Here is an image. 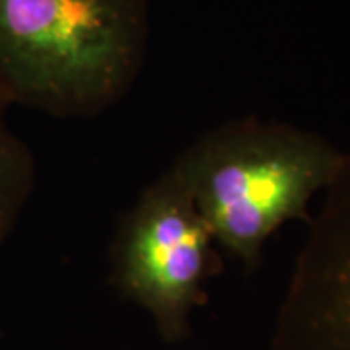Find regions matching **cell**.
<instances>
[{
	"label": "cell",
	"instance_id": "4",
	"mask_svg": "<svg viewBox=\"0 0 350 350\" xmlns=\"http://www.w3.org/2000/svg\"><path fill=\"white\" fill-rule=\"evenodd\" d=\"M271 350H350V150L308 222Z\"/></svg>",
	"mask_w": 350,
	"mask_h": 350
},
{
	"label": "cell",
	"instance_id": "1",
	"mask_svg": "<svg viewBox=\"0 0 350 350\" xmlns=\"http://www.w3.org/2000/svg\"><path fill=\"white\" fill-rule=\"evenodd\" d=\"M146 0H0V103L96 117L146 61Z\"/></svg>",
	"mask_w": 350,
	"mask_h": 350
},
{
	"label": "cell",
	"instance_id": "5",
	"mask_svg": "<svg viewBox=\"0 0 350 350\" xmlns=\"http://www.w3.org/2000/svg\"><path fill=\"white\" fill-rule=\"evenodd\" d=\"M0 103V247L10 238L36 189L38 165L33 152L6 121Z\"/></svg>",
	"mask_w": 350,
	"mask_h": 350
},
{
	"label": "cell",
	"instance_id": "3",
	"mask_svg": "<svg viewBox=\"0 0 350 350\" xmlns=\"http://www.w3.org/2000/svg\"><path fill=\"white\" fill-rule=\"evenodd\" d=\"M213 232L179 177L165 170L126 211L113 238L111 284L148 313L165 342H181L220 271Z\"/></svg>",
	"mask_w": 350,
	"mask_h": 350
},
{
	"label": "cell",
	"instance_id": "2",
	"mask_svg": "<svg viewBox=\"0 0 350 350\" xmlns=\"http://www.w3.org/2000/svg\"><path fill=\"white\" fill-rule=\"evenodd\" d=\"M347 152L290 123L234 119L202 133L172 163L216 245L253 271L276 230L312 220L310 204Z\"/></svg>",
	"mask_w": 350,
	"mask_h": 350
}]
</instances>
